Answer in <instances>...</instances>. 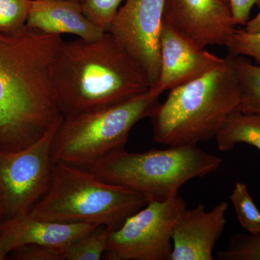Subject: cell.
<instances>
[{
    "label": "cell",
    "mask_w": 260,
    "mask_h": 260,
    "mask_svg": "<svg viewBox=\"0 0 260 260\" xmlns=\"http://www.w3.org/2000/svg\"><path fill=\"white\" fill-rule=\"evenodd\" d=\"M240 99L234 56L229 54L221 66L169 90L150 117L154 141L169 147L209 141L239 109Z\"/></svg>",
    "instance_id": "obj_3"
},
{
    "label": "cell",
    "mask_w": 260,
    "mask_h": 260,
    "mask_svg": "<svg viewBox=\"0 0 260 260\" xmlns=\"http://www.w3.org/2000/svg\"><path fill=\"white\" fill-rule=\"evenodd\" d=\"M162 19L202 48L225 47L237 26L230 0H165Z\"/></svg>",
    "instance_id": "obj_10"
},
{
    "label": "cell",
    "mask_w": 260,
    "mask_h": 260,
    "mask_svg": "<svg viewBox=\"0 0 260 260\" xmlns=\"http://www.w3.org/2000/svg\"><path fill=\"white\" fill-rule=\"evenodd\" d=\"M220 260H260V232L236 234L225 250L219 251Z\"/></svg>",
    "instance_id": "obj_19"
},
{
    "label": "cell",
    "mask_w": 260,
    "mask_h": 260,
    "mask_svg": "<svg viewBox=\"0 0 260 260\" xmlns=\"http://www.w3.org/2000/svg\"><path fill=\"white\" fill-rule=\"evenodd\" d=\"M160 72L149 90L160 96L168 90L190 83L221 66L218 57L178 32L162 19L160 38Z\"/></svg>",
    "instance_id": "obj_11"
},
{
    "label": "cell",
    "mask_w": 260,
    "mask_h": 260,
    "mask_svg": "<svg viewBox=\"0 0 260 260\" xmlns=\"http://www.w3.org/2000/svg\"><path fill=\"white\" fill-rule=\"evenodd\" d=\"M243 29L246 32H251V34L260 31V10L258 14L254 18L251 20L249 19V21L246 23Z\"/></svg>",
    "instance_id": "obj_25"
},
{
    "label": "cell",
    "mask_w": 260,
    "mask_h": 260,
    "mask_svg": "<svg viewBox=\"0 0 260 260\" xmlns=\"http://www.w3.org/2000/svg\"><path fill=\"white\" fill-rule=\"evenodd\" d=\"M225 47L229 55L249 56L260 64V31L251 34L237 28Z\"/></svg>",
    "instance_id": "obj_22"
},
{
    "label": "cell",
    "mask_w": 260,
    "mask_h": 260,
    "mask_svg": "<svg viewBox=\"0 0 260 260\" xmlns=\"http://www.w3.org/2000/svg\"><path fill=\"white\" fill-rule=\"evenodd\" d=\"M52 85L64 117L127 102L150 87L144 71L110 32L93 41L63 42Z\"/></svg>",
    "instance_id": "obj_2"
},
{
    "label": "cell",
    "mask_w": 260,
    "mask_h": 260,
    "mask_svg": "<svg viewBox=\"0 0 260 260\" xmlns=\"http://www.w3.org/2000/svg\"><path fill=\"white\" fill-rule=\"evenodd\" d=\"M63 116L39 141L13 153L0 150V224L30 213L50 184L51 148Z\"/></svg>",
    "instance_id": "obj_8"
},
{
    "label": "cell",
    "mask_w": 260,
    "mask_h": 260,
    "mask_svg": "<svg viewBox=\"0 0 260 260\" xmlns=\"http://www.w3.org/2000/svg\"><path fill=\"white\" fill-rule=\"evenodd\" d=\"M230 198L243 229L251 234L260 232V211L245 184L236 183Z\"/></svg>",
    "instance_id": "obj_18"
},
{
    "label": "cell",
    "mask_w": 260,
    "mask_h": 260,
    "mask_svg": "<svg viewBox=\"0 0 260 260\" xmlns=\"http://www.w3.org/2000/svg\"><path fill=\"white\" fill-rule=\"evenodd\" d=\"M179 194L166 200L151 199L144 208L109 230L103 257L109 260H170L174 227L184 210Z\"/></svg>",
    "instance_id": "obj_7"
},
{
    "label": "cell",
    "mask_w": 260,
    "mask_h": 260,
    "mask_svg": "<svg viewBox=\"0 0 260 260\" xmlns=\"http://www.w3.org/2000/svg\"><path fill=\"white\" fill-rule=\"evenodd\" d=\"M158 98L148 90L117 105L63 116L51 143L53 164L88 169L103 157L124 148L132 128L151 116Z\"/></svg>",
    "instance_id": "obj_6"
},
{
    "label": "cell",
    "mask_w": 260,
    "mask_h": 260,
    "mask_svg": "<svg viewBox=\"0 0 260 260\" xmlns=\"http://www.w3.org/2000/svg\"><path fill=\"white\" fill-rule=\"evenodd\" d=\"M62 251L47 246L28 244L10 253V259L18 260H62Z\"/></svg>",
    "instance_id": "obj_23"
},
{
    "label": "cell",
    "mask_w": 260,
    "mask_h": 260,
    "mask_svg": "<svg viewBox=\"0 0 260 260\" xmlns=\"http://www.w3.org/2000/svg\"><path fill=\"white\" fill-rule=\"evenodd\" d=\"M222 159L198 145L131 153L125 148L103 157L88 168L103 180L166 200L177 196L187 181L218 169Z\"/></svg>",
    "instance_id": "obj_5"
},
{
    "label": "cell",
    "mask_w": 260,
    "mask_h": 260,
    "mask_svg": "<svg viewBox=\"0 0 260 260\" xmlns=\"http://www.w3.org/2000/svg\"><path fill=\"white\" fill-rule=\"evenodd\" d=\"M25 25L44 34H73L85 41L105 34L84 14L82 3L75 0H31Z\"/></svg>",
    "instance_id": "obj_14"
},
{
    "label": "cell",
    "mask_w": 260,
    "mask_h": 260,
    "mask_svg": "<svg viewBox=\"0 0 260 260\" xmlns=\"http://www.w3.org/2000/svg\"><path fill=\"white\" fill-rule=\"evenodd\" d=\"M31 0H0V32L14 34L26 24Z\"/></svg>",
    "instance_id": "obj_20"
},
{
    "label": "cell",
    "mask_w": 260,
    "mask_h": 260,
    "mask_svg": "<svg viewBox=\"0 0 260 260\" xmlns=\"http://www.w3.org/2000/svg\"><path fill=\"white\" fill-rule=\"evenodd\" d=\"M229 204L220 202L207 211L205 205L184 210L172 236L170 260H212L215 244L226 224Z\"/></svg>",
    "instance_id": "obj_12"
},
{
    "label": "cell",
    "mask_w": 260,
    "mask_h": 260,
    "mask_svg": "<svg viewBox=\"0 0 260 260\" xmlns=\"http://www.w3.org/2000/svg\"><path fill=\"white\" fill-rule=\"evenodd\" d=\"M230 3L236 23L243 26L249 21L253 7L260 6V0H230Z\"/></svg>",
    "instance_id": "obj_24"
},
{
    "label": "cell",
    "mask_w": 260,
    "mask_h": 260,
    "mask_svg": "<svg viewBox=\"0 0 260 260\" xmlns=\"http://www.w3.org/2000/svg\"><path fill=\"white\" fill-rule=\"evenodd\" d=\"M234 61L240 87L239 111L260 115V64H253L244 56H234Z\"/></svg>",
    "instance_id": "obj_16"
},
{
    "label": "cell",
    "mask_w": 260,
    "mask_h": 260,
    "mask_svg": "<svg viewBox=\"0 0 260 260\" xmlns=\"http://www.w3.org/2000/svg\"><path fill=\"white\" fill-rule=\"evenodd\" d=\"M164 5L165 0H125L109 32L143 69L150 86L160 72L159 38Z\"/></svg>",
    "instance_id": "obj_9"
},
{
    "label": "cell",
    "mask_w": 260,
    "mask_h": 260,
    "mask_svg": "<svg viewBox=\"0 0 260 260\" xmlns=\"http://www.w3.org/2000/svg\"><path fill=\"white\" fill-rule=\"evenodd\" d=\"M151 198L103 180L87 169L54 162L47 192L30 215L50 221L118 229Z\"/></svg>",
    "instance_id": "obj_4"
},
{
    "label": "cell",
    "mask_w": 260,
    "mask_h": 260,
    "mask_svg": "<svg viewBox=\"0 0 260 260\" xmlns=\"http://www.w3.org/2000/svg\"><path fill=\"white\" fill-rule=\"evenodd\" d=\"M75 1H78V2H80V3H82V2H83L84 0H75Z\"/></svg>",
    "instance_id": "obj_27"
},
{
    "label": "cell",
    "mask_w": 260,
    "mask_h": 260,
    "mask_svg": "<svg viewBox=\"0 0 260 260\" xmlns=\"http://www.w3.org/2000/svg\"><path fill=\"white\" fill-rule=\"evenodd\" d=\"M218 150L227 151L240 143L255 147L260 151V115L233 112L215 136Z\"/></svg>",
    "instance_id": "obj_15"
},
{
    "label": "cell",
    "mask_w": 260,
    "mask_h": 260,
    "mask_svg": "<svg viewBox=\"0 0 260 260\" xmlns=\"http://www.w3.org/2000/svg\"><path fill=\"white\" fill-rule=\"evenodd\" d=\"M7 256L3 254V251H2L1 249H0V260H3L6 259Z\"/></svg>",
    "instance_id": "obj_26"
},
{
    "label": "cell",
    "mask_w": 260,
    "mask_h": 260,
    "mask_svg": "<svg viewBox=\"0 0 260 260\" xmlns=\"http://www.w3.org/2000/svg\"><path fill=\"white\" fill-rule=\"evenodd\" d=\"M64 41L25 25L0 32V150L19 151L39 141L61 115L52 85Z\"/></svg>",
    "instance_id": "obj_1"
},
{
    "label": "cell",
    "mask_w": 260,
    "mask_h": 260,
    "mask_svg": "<svg viewBox=\"0 0 260 260\" xmlns=\"http://www.w3.org/2000/svg\"><path fill=\"white\" fill-rule=\"evenodd\" d=\"M99 225L50 221L26 214L0 224V249L5 256L21 246L35 244L65 249Z\"/></svg>",
    "instance_id": "obj_13"
},
{
    "label": "cell",
    "mask_w": 260,
    "mask_h": 260,
    "mask_svg": "<svg viewBox=\"0 0 260 260\" xmlns=\"http://www.w3.org/2000/svg\"><path fill=\"white\" fill-rule=\"evenodd\" d=\"M109 229L98 226L65 249L62 260H99L107 249Z\"/></svg>",
    "instance_id": "obj_17"
},
{
    "label": "cell",
    "mask_w": 260,
    "mask_h": 260,
    "mask_svg": "<svg viewBox=\"0 0 260 260\" xmlns=\"http://www.w3.org/2000/svg\"><path fill=\"white\" fill-rule=\"evenodd\" d=\"M124 0H84V14L104 32H109Z\"/></svg>",
    "instance_id": "obj_21"
}]
</instances>
